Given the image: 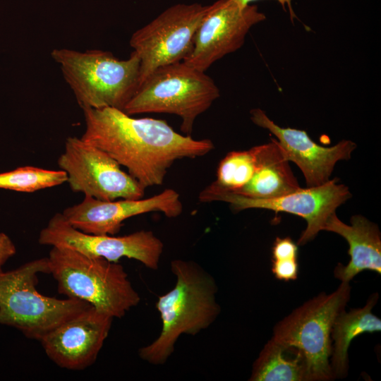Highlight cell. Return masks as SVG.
Wrapping results in <instances>:
<instances>
[{
    "instance_id": "1",
    "label": "cell",
    "mask_w": 381,
    "mask_h": 381,
    "mask_svg": "<svg viewBox=\"0 0 381 381\" xmlns=\"http://www.w3.org/2000/svg\"><path fill=\"white\" fill-rule=\"evenodd\" d=\"M83 111L81 138L126 167L144 189L162 185L176 161L203 157L214 148L211 140L181 135L164 120L134 118L111 107Z\"/></svg>"
},
{
    "instance_id": "2",
    "label": "cell",
    "mask_w": 381,
    "mask_h": 381,
    "mask_svg": "<svg viewBox=\"0 0 381 381\" xmlns=\"http://www.w3.org/2000/svg\"><path fill=\"white\" fill-rule=\"evenodd\" d=\"M170 266L176 284L156 302L161 332L138 350L142 360L155 365L167 361L182 334L195 336L207 329L221 312L216 297L218 287L207 271L193 260L176 259Z\"/></svg>"
},
{
    "instance_id": "3",
    "label": "cell",
    "mask_w": 381,
    "mask_h": 381,
    "mask_svg": "<svg viewBox=\"0 0 381 381\" xmlns=\"http://www.w3.org/2000/svg\"><path fill=\"white\" fill-rule=\"evenodd\" d=\"M47 258L49 274L56 281L58 291L67 298L87 302L113 318H123L140 301L119 262L56 246Z\"/></svg>"
},
{
    "instance_id": "4",
    "label": "cell",
    "mask_w": 381,
    "mask_h": 381,
    "mask_svg": "<svg viewBox=\"0 0 381 381\" xmlns=\"http://www.w3.org/2000/svg\"><path fill=\"white\" fill-rule=\"evenodd\" d=\"M80 108L123 110L139 85L140 61L133 51L119 59L99 49L79 52L68 48L51 52Z\"/></svg>"
},
{
    "instance_id": "5",
    "label": "cell",
    "mask_w": 381,
    "mask_h": 381,
    "mask_svg": "<svg viewBox=\"0 0 381 381\" xmlns=\"http://www.w3.org/2000/svg\"><path fill=\"white\" fill-rule=\"evenodd\" d=\"M41 273L49 274L47 257L13 270H0V325L14 327L27 338L38 341L91 306L73 298L59 299L42 294L36 289Z\"/></svg>"
},
{
    "instance_id": "6",
    "label": "cell",
    "mask_w": 381,
    "mask_h": 381,
    "mask_svg": "<svg viewBox=\"0 0 381 381\" xmlns=\"http://www.w3.org/2000/svg\"><path fill=\"white\" fill-rule=\"evenodd\" d=\"M220 96L219 89L205 72L183 61L160 66L139 85L123 111L175 114L181 119V131L192 133L198 116Z\"/></svg>"
},
{
    "instance_id": "7",
    "label": "cell",
    "mask_w": 381,
    "mask_h": 381,
    "mask_svg": "<svg viewBox=\"0 0 381 381\" xmlns=\"http://www.w3.org/2000/svg\"><path fill=\"white\" fill-rule=\"evenodd\" d=\"M350 295L349 282H341L334 291L307 301L274 326L272 339L301 354L307 381L333 379L329 364L332 327Z\"/></svg>"
},
{
    "instance_id": "8",
    "label": "cell",
    "mask_w": 381,
    "mask_h": 381,
    "mask_svg": "<svg viewBox=\"0 0 381 381\" xmlns=\"http://www.w3.org/2000/svg\"><path fill=\"white\" fill-rule=\"evenodd\" d=\"M208 8L177 4L132 35L129 43L140 61L139 85L156 68L183 61Z\"/></svg>"
},
{
    "instance_id": "9",
    "label": "cell",
    "mask_w": 381,
    "mask_h": 381,
    "mask_svg": "<svg viewBox=\"0 0 381 381\" xmlns=\"http://www.w3.org/2000/svg\"><path fill=\"white\" fill-rule=\"evenodd\" d=\"M58 165L73 192L101 200L140 199L145 190L108 153L81 138H66Z\"/></svg>"
},
{
    "instance_id": "10",
    "label": "cell",
    "mask_w": 381,
    "mask_h": 381,
    "mask_svg": "<svg viewBox=\"0 0 381 381\" xmlns=\"http://www.w3.org/2000/svg\"><path fill=\"white\" fill-rule=\"evenodd\" d=\"M38 242L71 248L110 262H117L122 258L134 259L152 270H158L164 250L163 242L152 231L140 230L120 236L90 234L73 227L62 213L50 219L41 230Z\"/></svg>"
},
{
    "instance_id": "11",
    "label": "cell",
    "mask_w": 381,
    "mask_h": 381,
    "mask_svg": "<svg viewBox=\"0 0 381 381\" xmlns=\"http://www.w3.org/2000/svg\"><path fill=\"white\" fill-rule=\"evenodd\" d=\"M337 179L315 187H307L287 195L269 199H256L231 193L199 194L201 202H225L236 211L256 208L283 212L304 219L307 222L298 245H304L324 229L327 219L345 202L351 193L347 186L339 183Z\"/></svg>"
},
{
    "instance_id": "12",
    "label": "cell",
    "mask_w": 381,
    "mask_h": 381,
    "mask_svg": "<svg viewBox=\"0 0 381 381\" xmlns=\"http://www.w3.org/2000/svg\"><path fill=\"white\" fill-rule=\"evenodd\" d=\"M265 19L256 5L243 6L235 0H217L209 5L183 62L205 72L215 61L239 49L250 28Z\"/></svg>"
},
{
    "instance_id": "13",
    "label": "cell",
    "mask_w": 381,
    "mask_h": 381,
    "mask_svg": "<svg viewBox=\"0 0 381 381\" xmlns=\"http://www.w3.org/2000/svg\"><path fill=\"white\" fill-rule=\"evenodd\" d=\"M152 212H162L169 218L177 217L183 212L179 194L167 188L140 199L101 200L85 195L80 203L64 209L62 214L73 227L82 232L115 235L127 219Z\"/></svg>"
},
{
    "instance_id": "14",
    "label": "cell",
    "mask_w": 381,
    "mask_h": 381,
    "mask_svg": "<svg viewBox=\"0 0 381 381\" xmlns=\"http://www.w3.org/2000/svg\"><path fill=\"white\" fill-rule=\"evenodd\" d=\"M113 319L91 306L58 325L40 341L49 358L60 368L84 370L95 362Z\"/></svg>"
},
{
    "instance_id": "15",
    "label": "cell",
    "mask_w": 381,
    "mask_h": 381,
    "mask_svg": "<svg viewBox=\"0 0 381 381\" xmlns=\"http://www.w3.org/2000/svg\"><path fill=\"white\" fill-rule=\"evenodd\" d=\"M250 119L277 138L286 159L301 170L307 187L328 182L337 162L351 158L356 147V143L349 140H342L332 147L320 145L305 131L278 126L260 109H252Z\"/></svg>"
},
{
    "instance_id": "16",
    "label": "cell",
    "mask_w": 381,
    "mask_h": 381,
    "mask_svg": "<svg viewBox=\"0 0 381 381\" xmlns=\"http://www.w3.org/2000/svg\"><path fill=\"white\" fill-rule=\"evenodd\" d=\"M323 230L340 235L349 246L350 260L345 266L338 264L335 267L336 278L349 282L365 270L381 274V236L377 225L361 215L353 216L349 225L335 212L327 219Z\"/></svg>"
},
{
    "instance_id": "17",
    "label": "cell",
    "mask_w": 381,
    "mask_h": 381,
    "mask_svg": "<svg viewBox=\"0 0 381 381\" xmlns=\"http://www.w3.org/2000/svg\"><path fill=\"white\" fill-rule=\"evenodd\" d=\"M275 139L265 144L262 162L248 183L235 193L256 199L281 197L301 187Z\"/></svg>"
},
{
    "instance_id": "18",
    "label": "cell",
    "mask_w": 381,
    "mask_h": 381,
    "mask_svg": "<svg viewBox=\"0 0 381 381\" xmlns=\"http://www.w3.org/2000/svg\"><path fill=\"white\" fill-rule=\"evenodd\" d=\"M378 294H372L366 304L349 312L342 310L337 316L331 331L334 341L329 358L331 371L334 378H344L348 373V349L351 341L364 332H380L381 320L372 313Z\"/></svg>"
},
{
    "instance_id": "19",
    "label": "cell",
    "mask_w": 381,
    "mask_h": 381,
    "mask_svg": "<svg viewBox=\"0 0 381 381\" xmlns=\"http://www.w3.org/2000/svg\"><path fill=\"white\" fill-rule=\"evenodd\" d=\"M265 144L244 151H231L219 162L217 179L200 194L236 193L246 185L260 167Z\"/></svg>"
},
{
    "instance_id": "20",
    "label": "cell",
    "mask_w": 381,
    "mask_h": 381,
    "mask_svg": "<svg viewBox=\"0 0 381 381\" xmlns=\"http://www.w3.org/2000/svg\"><path fill=\"white\" fill-rule=\"evenodd\" d=\"M286 351L285 347L271 338L254 361L249 380L307 381L301 354L295 350V358H288L285 356Z\"/></svg>"
},
{
    "instance_id": "21",
    "label": "cell",
    "mask_w": 381,
    "mask_h": 381,
    "mask_svg": "<svg viewBox=\"0 0 381 381\" xmlns=\"http://www.w3.org/2000/svg\"><path fill=\"white\" fill-rule=\"evenodd\" d=\"M67 181L66 173L32 166L20 167L0 173V188L32 193L59 186Z\"/></svg>"
},
{
    "instance_id": "22",
    "label": "cell",
    "mask_w": 381,
    "mask_h": 381,
    "mask_svg": "<svg viewBox=\"0 0 381 381\" xmlns=\"http://www.w3.org/2000/svg\"><path fill=\"white\" fill-rule=\"evenodd\" d=\"M272 271L278 279L294 280L298 272L297 258L272 259Z\"/></svg>"
},
{
    "instance_id": "23",
    "label": "cell",
    "mask_w": 381,
    "mask_h": 381,
    "mask_svg": "<svg viewBox=\"0 0 381 381\" xmlns=\"http://www.w3.org/2000/svg\"><path fill=\"white\" fill-rule=\"evenodd\" d=\"M298 246L291 238H276L272 247V259L297 258Z\"/></svg>"
},
{
    "instance_id": "24",
    "label": "cell",
    "mask_w": 381,
    "mask_h": 381,
    "mask_svg": "<svg viewBox=\"0 0 381 381\" xmlns=\"http://www.w3.org/2000/svg\"><path fill=\"white\" fill-rule=\"evenodd\" d=\"M16 249L13 242L3 232H0V270L6 262L16 254Z\"/></svg>"
},
{
    "instance_id": "25",
    "label": "cell",
    "mask_w": 381,
    "mask_h": 381,
    "mask_svg": "<svg viewBox=\"0 0 381 381\" xmlns=\"http://www.w3.org/2000/svg\"><path fill=\"white\" fill-rule=\"evenodd\" d=\"M239 5L245 6L247 5L250 4V3L255 1L257 0H235ZM282 7V8L285 11L286 10V6H287L289 9V13L290 16V18L291 21H294V19L296 18V16L294 11V9L292 8L291 5V0H277Z\"/></svg>"
}]
</instances>
